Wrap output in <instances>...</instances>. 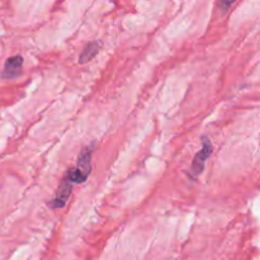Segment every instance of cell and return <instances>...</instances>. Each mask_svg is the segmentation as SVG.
I'll list each match as a JSON object with an SVG mask.
<instances>
[{
	"instance_id": "277c9868",
	"label": "cell",
	"mask_w": 260,
	"mask_h": 260,
	"mask_svg": "<svg viewBox=\"0 0 260 260\" xmlns=\"http://www.w3.org/2000/svg\"><path fill=\"white\" fill-rule=\"evenodd\" d=\"M99 48H101V43L98 41H93V42L88 43L85 46V48L83 50V52L80 53V57H79V62L80 63H86L89 61L93 60L94 57L98 53Z\"/></svg>"
},
{
	"instance_id": "3957f363",
	"label": "cell",
	"mask_w": 260,
	"mask_h": 260,
	"mask_svg": "<svg viewBox=\"0 0 260 260\" xmlns=\"http://www.w3.org/2000/svg\"><path fill=\"white\" fill-rule=\"evenodd\" d=\"M23 65V57L22 56H13L7 60L4 65V76L5 78H14L19 74L20 69Z\"/></svg>"
},
{
	"instance_id": "6da1fadb",
	"label": "cell",
	"mask_w": 260,
	"mask_h": 260,
	"mask_svg": "<svg viewBox=\"0 0 260 260\" xmlns=\"http://www.w3.org/2000/svg\"><path fill=\"white\" fill-rule=\"evenodd\" d=\"M212 154V144L208 139L203 137V146L202 150L198 152L194 156V160L192 162V172L194 175H200L203 172V168H205L206 160L211 156Z\"/></svg>"
},
{
	"instance_id": "5b68a950",
	"label": "cell",
	"mask_w": 260,
	"mask_h": 260,
	"mask_svg": "<svg viewBox=\"0 0 260 260\" xmlns=\"http://www.w3.org/2000/svg\"><path fill=\"white\" fill-rule=\"evenodd\" d=\"M231 5H233V3H220V7H225L226 8L225 12L229 9V8L231 7Z\"/></svg>"
},
{
	"instance_id": "7a4b0ae2",
	"label": "cell",
	"mask_w": 260,
	"mask_h": 260,
	"mask_svg": "<svg viewBox=\"0 0 260 260\" xmlns=\"http://www.w3.org/2000/svg\"><path fill=\"white\" fill-rule=\"evenodd\" d=\"M71 189H73V184H71L68 179H63L62 183L60 184V187H58L57 192H56L55 198H53V201L51 202L52 207L53 208L65 207L66 202H68L69 197H70L71 194Z\"/></svg>"
}]
</instances>
